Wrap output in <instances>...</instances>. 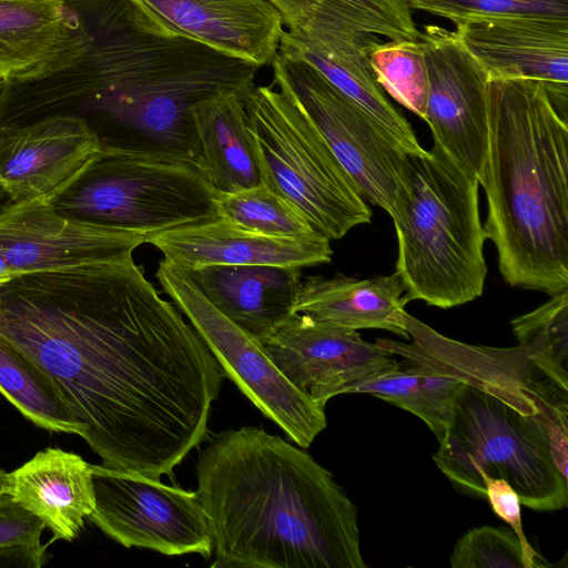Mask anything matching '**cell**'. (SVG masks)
Returning <instances> with one entry per match:
<instances>
[{"instance_id": "6da1fadb", "label": "cell", "mask_w": 568, "mask_h": 568, "mask_svg": "<svg viewBox=\"0 0 568 568\" xmlns=\"http://www.w3.org/2000/svg\"><path fill=\"white\" fill-rule=\"evenodd\" d=\"M0 338L105 467L160 479L206 436L224 373L133 258L17 275L0 285Z\"/></svg>"}, {"instance_id": "7a4b0ae2", "label": "cell", "mask_w": 568, "mask_h": 568, "mask_svg": "<svg viewBox=\"0 0 568 568\" xmlns=\"http://www.w3.org/2000/svg\"><path fill=\"white\" fill-rule=\"evenodd\" d=\"M63 1L84 48L71 67L31 83L36 95L79 101L111 130L101 146L196 165L194 106L247 92L260 68L165 29L132 0Z\"/></svg>"}, {"instance_id": "3957f363", "label": "cell", "mask_w": 568, "mask_h": 568, "mask_svg": "<svg viewBox=\"0 0 568 568\" xmlns=\"http://www.w3.org/2000/svg\"><path fill=\"white\" fill-rule=\"evenodd\" d=\"M212 568H364L357 507L310 454L263 428L215 434L196 462Z\"/></svg>"}, {"instance_id": "277c9868", "label": "cell", "mask_w": 568, "mask_h": 568, "mask_svg": "<svg viewBox=\"0 0 568 568\" xmlns=\"http://www.w3.org/2000/svg\"><path fill=\"white\" fill-rule=\"evenodd\" d=\"M483 186L486 236L504 281L548 295L568 288V125L545 88L489 79Z\"/></svg>"}, {"instance_id": "5b68a950", "label": "cell", "mask_w": 568, "mask_h": 568, "mask_svg": "<svg viewBox=\"0 0 568 568\" xmlns=\"http://www.w3.org/2000/svg\"><path fill=\"white\" fill-rule=\"evenodd\" d=\"M433 459L459 491L506 480L538 511L568 503V389L545 376L464 383Z\"/></svg>"}, {"instance_id": "8992f818", "label": "cell", "mask_w": 568, "mask_h": 568, "mask_svg": "<svg viewBox=\"0 0 568 568\" xmlns=\"http://www.w3.org/2000/svg\"><path fill=\"white\" fill-rule=\"evenodd\" d=\"M479 182L437 144L405 152L392 214L395 273L408 301L452 308L481 296L487 240Z\"/></svg>"}, {"instance_id": "52a82bcc", "label": "cell", "mask_w": 568, "mask_h": 568, "mask_svg": "<svg viewBox=\"0 0 568 568\" xmlns=\"http://www.w3.org/2000/svg\"><path fill=\"white\" fill-rule=\"evenodd\" d=\"M261 181L329 240L367 224L372 211L306 113L272 85L244 95Z\"/></svg>"}, {"instance_id": "ba28073f", "label": "cell", "mask_w": 568, "mask_h": 568, "mask_svg": "<svg viewBox=\"0 0 568 568\" xmlns=\"http://www.w3.org/2000/svg\"><path fill=\"white\" fill-rule=\"evenodd\" d=\"M216 195L196 165L101 146L50 202L65 215L133 232L148 243L162 232L217 217Z\"/></svg>"}, {"instance_id": "9c48e42d", "label": "cell", "mask_w": 568, "mask_h": 568, "mask_svg": "<svg viewBox=\"0 0 568 568\" xmlns=\"http://www.w3.org/2000/svg\"><path fill=\"white\" fill-rule=\"evenodd\" d=\"M155 276L162 291L206 344L224 375L295 444L310 447L326 427L325 405L291 384L262 345L202 294L185 268L162 260Z\"/></svg>"}, {"instance_id": "30bf717a", "label": "cell", "mask_w": 568, "mask_h": 568, "mask_svg": "<svg viewBox=\"0 0 568 568\" xmlns=\"http://www.w3.org/2000/svg\"><path fill=\"white\" fill-rule=\"evenodd\" d=\"M271 65L273 85L306 113L363 199L390 215L406 151L302 58L278 48Z\"/></svg>"}, {"instance_id": "8fae6325", "label": "cell", "mask_w": 568, "mask_h": 568, "mask_svg": "<svg viewBox=\"0 0 568 568\" xmlns=\"http://www.w3.org/2000/svg\"><path fill=\"white\" fill-rule=\"evenodd\" d=\"M95 506L89 519L125 548L168 556H213L211 521L195 491L139 473L91 465Z\"/></svg>"}, {"instance_id": "7c38bea8", "label": "cell", "mask_w": 568, "mask_h": 568, "mask_svg": "<svg viewBox=\"0 0 568 568\" xmlns=\"http://www.w3.org/2000/svg\"><path fill=\"white\" fill-rule=\"evenodd\" d=\"M418 41L428 79L424 121L433 143L479 181L488 146L489 78L455 31L428 24Z\"/></svg>"}, {"instance_id": "4fadbf2b", "label": "cell", "mask_w": 568, "mask_h": 568, "mask_svg": "<svg viewBox=\"0 0 568 568\" xmlns=\"http://www.w3.org/2000/svg\"><path fill=\"white\" fill-rule=\"evenodd\" d=\"M144 243L133 232L65 215L45 199L0 205V257L17 274L126 261Z\"/></svg>"}, {"instance_id": "5bb4252c", "label": "cell", "mask_w": 568, "mask_h": 568, "mask_svg": "<svg viewBox=\"0 0 568 568\" xmlns=\"http://www.w3.org/2000/svg\"><path fill=\"white\" fill-rule=\"evenodd\" d=\"M280 372L313 400L326 405L361 381L397 365L376 343L294 314L262 344Z\"/></svg>"}, {"instance_id": "9a60e30c", "label": "cell", "mask_w": 568, "mask_h": 568, "mask_svg": "<svg viewBox=\"0 0 568 568\" xmlns=\"http://www.w3.org/2000/svg\"><path fill=\"white\" fill-rule=\"evenodd\" d=\"M100 149L98 133L79 114L0 126V193L8 202L51 201Z\"/></svg>"}, {"instance_id": "2e32d148", "label": "cell", "mask_w": 568, "mask_h": 568, "mask_svg": "<svg viewBox=\"0 0 568 568\" xmlns=\"http://www.w3.org/2000/svg\"><path fill=\"white\" fill-rule=\"evenodd\" d=\"M460 42L489 79L540 83L567 120L568 20L501 19L456 26Z\"/></svg>"}, {"instance_id": "e0dca14e", "label": "cell", "mask_w": 568, "mask_h": 568, "mask_svg": "<svg viewBox=\"0 0 568 568\" xmlns=\"http://www.w3.org/2000/svg\"><path fill=\"white\" fill-rule=\"evenodd\" d=\"M378 42L376 36L310 16L301 28L284 31L278 48L317 69L400 149L420 151L412 125L388 101L371 69L369 52Z\"/></svg>"}, {"instance_id": "ac0fdd59", "label": "cell", "mask_w": 568, "mask_h": 568, "mask_svg": "<svg viewBox=\"0 0 568 568\" xmlns=\"http://www.w3.org/2000/svg\"><path fill=\"white\" fill-rule=\"evenodd\" d=\"M165 29L261 68L276 55L285 23L267 0H132Z\"/></svg>"}, {"instance_id": "d6986e66", "label": "cell", "mask_w": 568, "mask_h": 568, "mask_svg": "<svg viewBox=\"0 0 568 568\" xmlns=\"http://www.w3.org/2000/svg\"><path fill=\"white\" fill-rule=\"evenodd\" d=\"M163 260L186 270L206 265L307 267L329 263L331 240L322 233L275 237L242 229L221 217L162 232L148 241Z\"/></svg>"}, {"instance_id": "ffe728a7", "label": "cell", "mask_w": 568, "mask_h": 568, "mask_svg": "<svg viewBox=\"0 0 568 568\" xmlns=\"http://www.w3.org/2000/svg\"><path fill=\"white\" fill-rule=\"evenodd\" d=\"M84 33L63 0H0V73L27 84L71 67Z\"/></svg>"}, {"instance_id": "44dd1931", "label": "cell", "mask_w": 568, "mask_h": 568, "mask_svg": "<svg viewBox=\"0 0 568 568\" xmlns=\"http://www.w3.org/2000/svg\"><path fill=\"white\" fill-rule=\"evenodd\" d=\"M300 270L272 265H206L186 271L223 315L262 344L296 314L295 302L302 282Z\"/></svg>"}, {"instance_id": "7402d4cb", "label": "cell", "mask_w": 568, "mask_h": 568, "mask_svg": "<svg viewBox=\"0 0 568 568\" xmlns=\"http://www.w3.org/2000/svg\"><path fill=\"white\" fill-rule=\"evenodd\" d=\"M4 495L40 518L51 541H72L95 506L91 464L74 453L45 448L8 474Z\"/></svg>"}, {"instance_id": "603a6c76", "label": "cell", "mask_w": 568, "mask_h": 568, "mask_svg": "<svg viewBox=\"0 0 568 568\" xmlns=\"http://www.w3.org/2000/svg\"><path fill=\"white\" fill-rule=\"evenodd\" d=\"M408 302L395 272L367 278L336 274L301 282L294 310L327 326L384 329L408 339L403 323Z\"/></svg>"}, {"instance_id": "cb8c5ba5", "label": "cell", "mask_w": 568, "mask_h": 568, "mask_svg": "<svg viewBox=\"0 0 568 568\" xmlns=\"http://www.w3.org/2000/svg\"><path fill=\"white\" fill-rule=\"evenodd\" d=\"M246 93L221 92L193 109L200 143L196 168L217 193H232L262 183L247 129Z\"/></svg>"}, {"instance_id": "d4e9b609", "label": "cell", "mask_w": 568, "mask_h": 568, "mask_svg": "<svg viewBox=\"0 0 568 568\" xmlns=\"http://www.w3.org/2000/svg\"><path fill=\"white\" fill-rule=\"evenodd\" d=\"M464 382L405 361L351 386L346 394H371L419 417L439 440L445 434Z\"/></svg>"}, {"instance_id": "484cf974", "label": "cell", "mask_w": 568, "mask_h": 568, "mask_svg": "<svg viewBox=\"0 0 568 568\" xmlns=\"http://www.w3.org/2000/svg\"><path fill=\"white\" fill-rule=\"evenodd\" d=\"M0 393L37 426L82 437L83 425L72 416L39 371L1 338Z\"/></svg>"}, {"instance_id": "4316f807", "label": "cell", "mask_w": 568, "mask_h": 568, "mask_svg": "<svg viewBox=\"0 0 568 568\" xmlns=\"http://www.w3.org/2000/svg\"><path fill=\"white\" fill-rule=\"evenodd\" d=\"M518 345L549 378L568 389V288L534 311L515 317Z\"/></svg>"}, {"instance_id": "83f0119b", "label": "cell", "mask_w": 568, "mask_h": 568, "mask_svg": "<svg viewBox=\"0 0 568 568\" xmlns=\"http://www.w3.org/2000/svg\"><path fill=\"white\" fill-rule=\"evenodd\" d=\"M215 209L217 217L264 235L305 237L321 233L300 210L263 183L217 193Z\"/></svg>"}, {"instance_id": "f1b7e54d", "label": "cell", "mask_w": 568, "mask_h": 568, "mask_svg": "<svg viewBox=\"0 0 568 568\" xmlns=\"http://www.w3.org/2000/svg\"><path fill=\"white\" fill-rule=\"evenodd\" d=\"M369 65L384 92L422 120L425 119L428 79L418 40L378 42L369 52Z\"/></svg>"}, {"instance_id": "f546056e", "label": "cell", "mask_w": 568, "mask_h": 568, "mask_svg": "<svg viewBox=\"0 0 568 568\" xmlns=\"http://www.w3.org/2000/svg\"><path fill=\"white\" fill-rule=\"evenodd\" d=\"M310 16L388 40L419 37L406 0H316Z\"/></svg>"}, {"instance_id": "4dcf8cb0", "label": "cell", "mask_w": 568, "mask_h": 568, "mask_svg": "<svg viewBox=\"0 0 568 568\" xmlns=\"http://www.w3.org/2000/svg\"><path fill=\"white\" fill-rule=\"evenodd\" d=\"M418 9L456 26L501 19L568 20V0H406Z\"/></svg>"}, {"instance_id": "1f68e13d", "label": "cell", "mask_w": 568, "mask_h": 568, "mask_svg": "<svg viewBox=\"0 0 568 568\" xmlns=\"http://www.w3.org/2000/svg\"><path fill=\"white\" fill-rule=\"evenodd\" d=\"M452 568H536L510 527H476L463 535L449 557Z\"/></svg>"}, {"instance_id": "d6a6232c", "label": "cell", "mask_w": 568, "mask_h": 568, "mask_svg": "<svg viewBox=\"0 0 568 568\" xmlns=\"http://www.w3.org/2000/svg\"><path fill=\"white\" fill-rule=\"evenodd\" d=\"M43 523L8 495L0 496V565L39 568L47 561Z\"/></svg>"}, {"instance_id": "836d02e7", "label": "cell", "mask_w": 568, "mask_h": 568, "mask_svg": "<svg viewBox=\"0 0 568 568\" xmlns=\"http://www.w3.org/2000/svg\"><path fill=\"white\" fill-rule=\"evenodd\" d=\"M483 481L485 485V498L488 500L494 513L505 520L517 534L535 567H549L550 564L532 548L524 532L520 514L521 501L515 489L504 479L485 477Z\"/></svg>"}, {"instance_id": "e575fe53", "label": "cell", "mask_w": 568, "mask_h": 568, "mask_svg": "<svg viewBox=\"0 0 568 568\" xmlns=\"http://www.w3.org/2000/svg\"><path fill=\"white\" fill-rule=\"evenodd\" d=\"M282 14L285 28L296 30L303 26L308 18L316 0H267Z\"/></svg>"}, {"instance_id": "d590c367", "label": "cell", "mask_w": 568, "mask_h": 568, "mask_svg": "<svg viewBox=\"0 0 568 568\" xmlns=\"http://www.w3.org/2000/svg\"><path fill=\"white\" fill-rule=\"evenodd\" d=\"M17 274L1 257H0V285L16 277Z\"/></svg>"}, {"instance_id": "8d00e7d4", "label": "cell", "mask_w": 568, "mask_h": 568, "mask_svg": "<svg viewBox=\"0 0 568 568\" xmlns=\"http://www.w3.org/2000/svg\"><path fill=\"white\" fill-rule=\"evenodd\" d=\"M8 481V474L0 468V496L4 495Z\"/></svg>"}, {"instance_id": "74e56055", "label": "cell", "mask_w": 568, "mask_h": 568, "mask_svg": "<svg viewBox=\"0 0 568 568\" xmlns=\"http://www.w3.org/2000/svg\"><path fill=\"white\" fill-rule=\"evenodd\" d=\"M0 77H4V75H2V74L0 73ZM6 78H7V77H6Z\"/></svg>"}]
</instances>
